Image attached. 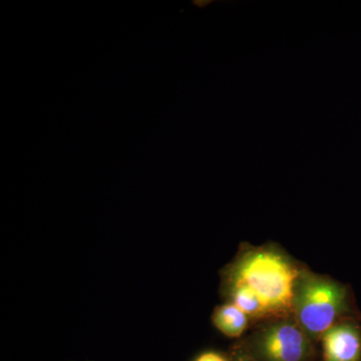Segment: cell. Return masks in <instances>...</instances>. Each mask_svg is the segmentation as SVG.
<instances>
[{
	"label": "cell",
	"mask_w": 361,
	"mask_h": 361,
	"mask_svg": "<svg viewBox=\"0 0 361 361\" xmlns=\"http://www.w3.org/2000/svg\"><path fill=\"white\" fill-rule=\"evenodd\" d=\"M295 268L282 256L268 251L245 256L232 275V286H243L253 292L268 313L291 307L295 299Z\"/></svg>",
	"instance_id": "obj_1"
},
{
	"label": "cell",
	"mask_w": 361,
	"mask_h": 361,
	"mask_svg": "<svg viewBox=\"0 0 361 361\" xmlns=\"http://www.w3.org/2000/svg\"><path fill=\"white\" fill-rule=\"evenodd\" d=\"M294 302L303 329L310 336H322L346 310L348 292L334 282L306 278L299 284Z\"/></svg>",
	"instance_id": "obj_2"
},
{
	"label": "cell",
	"mask_w": 361,
	"mask_h": 361,
	"mask_svg": "<svg viewBox=\"0 0 361 361\" xmlns=\"http://www.w3.org/2000/svg\"><path fill=\"white\" fill-rule=\"evenodd\" d=\"M259 348L267 361H303L310 353L303 332L291 323H279L266 330Z\"/></svg>",
	"instance_id": "obj_3"
},
{
	"label": "cell",
	"mask_w": 361,
	"mask_h": 361,
	"mask_svg": "<svg viewBox=\"0 0 361 361\" xmlns=\"http://www.w3.org/2000/svg\"><path fill=\"white\" fill-rule=\"evenodd\" d=\"M324 361H361V332L353 323H341L322 334Z\"/></svg>",
	"instance_id": "obj_4"
},
{
	"label": "cell",
	"mask_w": 361,
	"mask_h": 361,
	"mask_svg": "<svg viewBox=\"0 0 361 361\" xmlns=\"http://www.w3.org/2000/svg\"><path fill=\"white\" fill-rule=\"evenodd\" d=\"M213 323L226 336L238 337L246 329L248 315L234 303L225 304L216 310Z\"/></svg>",
	"instance_id": "obj_5"
},
{
	"label": "cell",
	"mask_w": 361,
	"mask_h": 361,
	"mask_svg": "<svg viewBox=\"0 0 361 361\" xmlns=\"http://www.w3.org/2000/svg\"><path fill=\"white\" fill-rule=\"evenodd\" d=\"M233 303L238 306L247 315L260 316L267 312L257 296L243 286H232Z\"/></svg>",
	"instance_id": "obj_6"
},
{
	"label": "cell",
	"mask_w": 361,
	"mask_h": 361,
	"mask_svg": "<svg viewBox=\"0 0 361 361\" xmlns=\"http://www.w3.org/2000/svg\"><path fill=\"white\" fill-rule=\"evenodd\" d=\"M194 361H228L224 356L215 351H206L201 353Z\"/></svg>",
	"instance_id": "obj_7"
},
{
	"label": "cell",
	"mask_w": 361,
	"mask_h": 361,
	"mask_svg": "<svg viewBox=\"0 0 361 361\" xmlns=\"http://www.w3.org/2000/svg\"><path fill=\"white\" fill-rule=\"evenodd\" d=\"M235 361H251L250 360H249L248 357H245V356H238V357L236 358V360H235Z\"/></svg>",
	"instance_id": "obj_8"
}]
</instances>
